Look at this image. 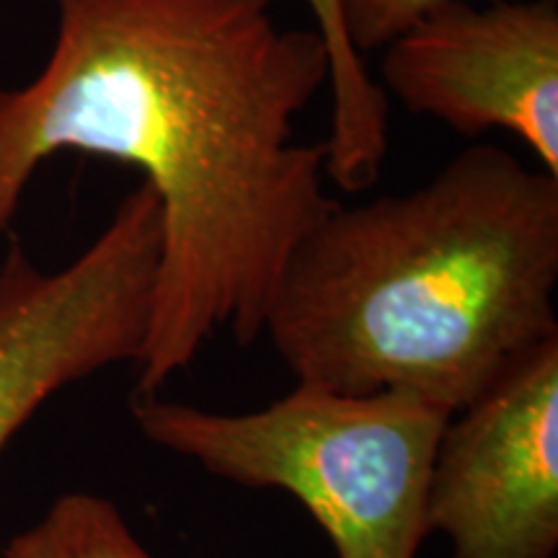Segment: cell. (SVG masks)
<instances>
[{"label": "cell", "mask_w": 558, "mask_h": 558, "mask_svg": "<svg viewBox=\"0 0 558 558\" xmlns=\"http://www.w3.org/2000/svg\"><path fill=\"white\" fill-rule=\"evenodd\" d=\"M556 288L558 177L473 143L414 190L337 202L284 264L264 333L298 386L456 414L558 337Z\"/></svg>", "instance_id": "7a4b0ae2"}, {"label": "cell", "mask_w": 558, "mask_h": 558, "mask_svg": "<svg viewBox=\"0 0 558 558\" xmlns=\"http://www.w3.org/2000/svg\"><path fill=\"white\" fill-rule=\"evenodd\" d=\"M158 262L160 205L143 181L62 269L45 271L9 243L0 262V456L60 390L111 365H137Z\"/></svg>", "instance_id": "277c9868"}, {"label": "cell", "mask_w": 558, "mask_h": 558, "mask_svg": "<svg viewBox=\"0 0 558 558\" xmlns=\"http://www.w3.org/2000/svg\"><path fill=\"white\" fill-rule=\"evenodd\" d=\"M3 558H156L114 501L90 492L62 494L37 522L5 543Z\"/></svg>", "instance_id": "ba28073f"}, {"label": "cell", "mask_w": 558, "mask_h": 558, "mask_svg": "<svg viewBox=\"0 0 558 558\" xmlns=\"http://www.w3.org/2000/svg\"><path fill=\"white\" fill-rule=\"evenodd\" d=\"M469 0H339L341 24L352 50L365 58L378 52L429 13Z\"/></svg>", "instance_id": "9c48e42d"}, {"label": "cell", "mask_w": 558, "mask_h": 558, "mask_svg": "<svg viewBox=\"0 0 558 558\" xmlns=\"http://www.w3.org/2000/svg\"><path fill=\"white\" fill-rule=\"evenodd\" d=\"M378 86L460 137L509 132L558 177V0L429 13L383 47Z\"/></svg>", "instance_id": "8992f818"}, {"label": "cell", "mask_w": 558, "mask_h": 558, "mask_svg": "<svg viewBox=\"0 0 558 558\" xmlns=\"http://www.w3.org/2000/svg\"><path fill=\"white\" fill-rule=\"evenodd\" d=\"M316 32L331 58V135L326 177L341 192L360 194L380 179L388 156V96L365 58L347 41L339 0H308Z\"/></svg>", "instance_id": "52a82bcc"}, {"label": "cell", "mask_w": 558, "mask_h": 558, "mask_svg": "<svg viewBox=\"0 0 558 558\" xmlns=\"http://www.w3.org/2000/svg\"><path fill=\"white\" fill-rule=\"evenodd\" d=\"M427 535L452 558H554L558 550V337L514 362L445 424Z\"/></svg>", "instance_id": "5b68a950"}, {"label": "cell", "mask_w": 558, "mask_h": 558, "mask_svg": "<svg viewBox=\"0 0 558 558\" xmlns=\"http://www.w3.org/2000/svg\"><path fill=\"white\" fill-rule=\"evenodd\" d=\"M54 3L45 68L0 88V243L62 150L143 173L160 262L135 396H153L222 331L241 347L264 337L284 264L339 202L326 143L298 137L329 88V47L279 24L275 0Z\"/></svg>", "instance_id": "6da1fadb"}, {"label": "cell", "mask_w": 558, "mask_h": 558, "mask_svg": "<svg viewBox=\"0 0 558 558\" xmlns=\"http://www.w3.org/2000/svg\"><path fill=\"white\" fill-rule=\"evenodd\" d=\"M452 414L399 390L298 386L243 414L132 396L140 435L215 478L300 501L337 558H416L437 442Z\"/></svg>", "instance_id": "3957f363"}]
</instances>
